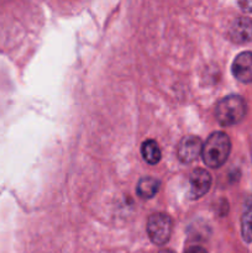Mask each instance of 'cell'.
<instances>
[{
    "instance_id": "8",
    "label": "cell",
    "mask_w": 252,
    "mask_h": 253,
    "mask_svg": "<svg viewBox=\"0 0 252 253\" xmlns=\"http://www.w3.org/2000/svg\"><path fill=\"white\" fill-rule=\"evenodd\" d=\"M160 190V182L153 177H143L138 180L136 193L142 199H152Z\"/></svg>"
},
{
    "instance_id": "2",
    "label": "cell",
    "mask_w": 252,
    "mask_h": 253,
    "mask_svg": "<svg viewBox=\"0 0 252 253\" xmlns=\"http://www.w3.org/2000/svg\"><path fill=\"white\" fill-rule=\"evenodd\" d=\"M247 113V105L240 95L222 98L215 106V118L221 126H232L242 121Z\"/></svg>"
},
{
    "instance_id": "10",
    "label": "cell",
    "mask_w": 252,
    "mask_h": 253,
    "mask_svg": "<svg viewBox=\"0 0 252 253\" xmlns=\"http://www.w3.org/2000/svg\"><path fill=\"white\" fill-rule=\"evenodd\" d=\"M241 235L245 242H252V199L247 203L241 217Z\"/></svg>"
},
{
    "instance_id": "1",
    "label": "cell",
    "mask_w": 252,
    "mask_h": 253,
    "mask_svg": "<svg viewBox=\"0 0 252 253\" xmlns=\"http://www.w3.org/2000/svg\"><path fill=\"white\" fill-rule=\"evenodd\" d=\"M231 152V141L222 131L212 132L203 143L202 157L209 168H220L229 158Z\"/></svg>"
},
{
    "instance_id": "12",
    "label": "cell",
    "mask_w": 252,
    "mask_h": 253,
    "mask_svg": "<svg viewBox=\"0 0 252 253\" xmlns=\"http://www.w3.org/2000/svg\"><path fill=\"white\" fill-rule=\"evenodd\" d=\"M184 253H208V252H207V250L203 249V247L193 246V247H189V249H188Z\"/></svg>"
},
{
    "instance_id": "6",
    "label": "cell",
    "mask_w": 252,
    "mask_h": 253,
    "mask_svg": "<svg viewBox=\"0 0 252 253\" xmlns=\"http://www.w3.org/2000/svg\"><path fill=\"white\" fill-rule=\"evenodd\" d=\"M232 74L241 83H252V52L237 54L231 66Z\"/></svg>"
},
{
    "instance_id": "9",
    "label": "cell",
    "mask_w": 252,
    "mask_h": 253,
    "mask_svg": "<svg viewBox=\"0 0 252 253\" xmlns=\"http://www.w3.org/2000/svg\"><path fill=\"white\" fill-rule=\"evenodd\" d=\"M141 155H142L145 162H147L151 166L157 165L161 161V157H162L160 146L155 140H146L141 145Z\"/></svg>"
},
{
    "instance_id": "11",
    "label": "cell",
    "mask_w": 252,
    "mask_h": 253,
    "mask_svg": "<svg viewBox=\"0 0 252 253\" xmlns=\"http://www.w3.org/2000/svg\"><path fill=\"white\" fill-rule=\"evenodd\" d=\"M237 4L241 7L242 11L252 12V0H242V1H239Z\"/></svg>"
},
{
    "instance_id": "4",
    "label": "cell",
    "mask_w": 252,
    "mask_h": 253,
    "mask_svg": "<svg viewBox=\"0 0 252 253\" xmlns=\"http://www.w3.org/2000/svg\"><path fill=\"white\" fill-rule=\"evenodd\" d=\"M190 198L192 199H200L204 197L211 187V175L208 170L203 168H197L190 173Z\"/></svg>"
},
{
    "instance_id": "3",
    "label": "cell",
    "mask_w": 252,
    "mask_h": 253,
    "mask_svg": "<svg viewBox=\"0 0 252 253\" xmlns=\"http://www.w3.org/2000/svg\"><path fill=\"white\" fill-rule=\"evenodd\" d=\"M173 221L169 215L165 212H155L148 217L147 234L151 241L157 246H163L170 239Z\"/></svg>"
},
{
    "instance_id": "5",
    "label": "cell",
    "mask_w": 252,
    "mask_h": 253,
    "mask_svg": "<svg viewBox=\"0 0 252 253\" xmlns=\"http://www.w3.org/2000/svg\"><path fill=\"white\" fill-rule=\"evenodd\" d=\"M203 142L197 136H185L180 140L177 148L178 158L183 163H190L199 155H202Z\"/></svg>"
},
{
    "instance_id": "13",
    "label": "cell",
    "mask_w": 252,
    "mask_h": 253,
    "mask_svg": "<svg viewBox=\"0 0 252 253\" xmlns=\"http://www.w3.org/2000/svg\"><path fill=\"white\" fill-rule=\"evenodd\" d=\"M158 253H175V252L170 251V250H162V251H160Z\"/></svg>"
},
{
    "instance_id": "7",
    "label": "cell",
    "mask_w": 252,
    "mask_h": 253,
    "mask_svg": "<svg viewBox=\"0 0 252 253\" xmlns=\"http://www.w3.org/2000/svg\"><path fill=\"white\" fill-rule=\"evenodd\" d=\"M229 37L237 44H244L251 41L252 20L249 17H237L230 26Z\"/></svg>"
}]
</instances>
